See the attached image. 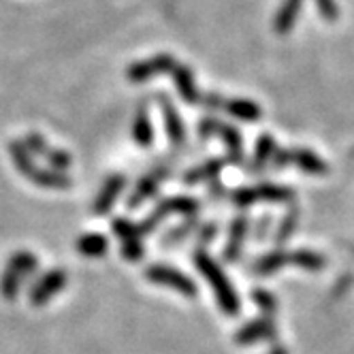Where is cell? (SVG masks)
<instances>
[{
    "label": "cell",
    "mask_w": 354,
    "mask_h": 354,
    "mask_svg": "<svg viewBox=\"0 0 354 354\" xmlns=\"http://www.w3.org/2000/svg\"><path fill=\"white\" fill-rule=\"evenodd\" d=\"M194 265L196 269L205 275V280L212 284L214 288V295H216V301H218V306L220 310L226 314V316H237L239 314V297L231 284L229 277L224 275V271L218 267V263L207 254V252L203 250H198L196 254H194Z\"/></svg>",
    "instance_id": "6da1fadb"
},
{
    "label": "cell",
    "mask_w": 354,
    "mask_h": 354,
    "mask_svg": "<svg viewBox=\"0 0 354 354\" xmlns=\"http://www.w3.org/2000/svg\"><path fill=\"white\" fill-rule=\"evenodd\" d=\"M11 156L17 165V169L28 177L30 182L45 186V188H68L71 180L66 175L54 173V171H41L35 167L32 158H30V151L24 143H11Z\"/></svg>",
    "instance_id": "7a4b0ae2"
},
{
    "label": "cell",
    "mask_w": 354,
    "mask_h": 354,
    "mask_svg": "<svg viewBox=\"0 0 354 354\" xmlns=\"http://www.w3.org/2000/svg\"><path fill=\"white\" fill-rule=\"evenodd\" d=\"M295 198L292 188L277 186V184H259L254 188H239L233 192V203L237 207L257 205L259 201H269V203H290Z\"/></svg>",
    "instance_id": "3957f363"
},
{
    "label": "cell",
    "mask_w": 354,
    "mask_h": 354,
    "mask_svg": "<svg viewBox=\"0 0 354 354\" xmlns=\"http://www.w3.org/2000/svg\"><path fill=\"white\" fill-rule=\"evenodd\" d=\"M198 133L203 137H218L224 141L226 149H229V162L233 165H241L243 162V143H241V135L235 126L226 124V122H220L216 118H205L201 120L198 124Z\"/></svg>",
    "instance_id": "277c9868"
},
{
    "label": "cell",
    "mask_w": 354,
    "mask_h": 354,
    "mask_svg": "<svg viewBox=\"0 0 354 354\" xmlns=\"http://www.w3.org/2000/svg\"><path fill=\"white\" fill-rule=\"evenodd\" d=\"M37 269V259L30 254V252H15L11 257L5 273H3V280H0V288H3V295L7 299H15L19 292V284L24 277H28L32 271Z\"/></svg>",
    "instance_id": "5b68a950"
},
{
    "label": "cell",
    "mask_w": 354,
    "mask_h": 354,
    "mask_svg": "<svg viewBox=\"0 0 354 354\" xmlns=\"http://www.w3.org/2000/svg\"><path fill=\"white\" fill-rule=\"evenodd\" d=\"M198 212V201L192 198V196H171V198H165L162 203H158L154 207V212H151L141 224H139V231L141 235L149 233L156 229V224L169 216V214H182V216H192Z\"/></svg>",
    "instance_id": "8992f818"
},
{
    "label": "cell",
    "mask_w": 354,
    "mask_h": 354,
    "mask_svg": "<svg viewBox=\"0 0 354 354\" xmlns=\"http://www.w3.org/2000/svg\"><path fill=\"white\" fill-rule=\"evenodd\" d=\"M145 277H147L149 282H154L158 286H169L171 290L180 292L184 297H190V299L198 295L196 284L190 280L188 275H184L182 271H177L173 267H167V265H151V267H147Z\"/></svg>",
    "instance_id": "52a82bcc"
},
{
    "label": "cell",
    "mask_w": 354,
    "mask_h": 354,
    "mask_svg": "<svg viewBox=\"0 0 354 354\" xmlns=\"http://www.w3.org/2000/svg\"><path fill=\"white\" fill-rule=\"evenodd\" d=\"M271 160L277 169L295 162L303 173H308V175H324L326 173V165L314 154L312 149H275Z\"/></svg>",
    "instance_id": "ba28073f"
},
{
    "label": "cell",
    "mask_w": 354,
    "mask_h": 354,
    "mask_svg": "<svg viewBox=\"0 0 354 354\" xmlns=\"http://www.w3.org/2000/svg\"><path fill=\"white\" fill-rule=\"evenodd\" d=\"M113 233L120 237L122 241V257L131 263H137L143 259L145 254V248L141 243V231L139 226H135L131 220H124V218H115L113 220Z\"/></svg>",
    "instance_id": "9c48e42d"
},
{
    "label": "cell",
    "mask_w": 354,
    "mask_h": 354,
    "mask_svg": "<svg viewBox=\"0 0 354 354\" xmlns=\"http://www.w3.org/2000/svg\"><path fill=\"white\" fill-rule=\"evenodd\" d=\"M173 66H175V58L173 56H169V54H156V56H151L147 60L135 62L129 71H126V77H129L133 84H143L149 77H154V75L171 73Z\"/></svg>",
    "instance_id": "30bf717a"
},
{
    "label": "cell",
    "mask_w": 354,
    "mask_h": 354,
    "mask_svg": "<svg viewBox=\"0 0 354 354\" xmlns=\"http://www.w3.org/2000/svg\"><path fill=\"white\" fill-rule=\"evenodd\" d=\"M275 337H277L275 322L269 316H261L257 320L243 324L235 335V342L239 346H252V344H259V342H273Z\"/></svg>",
    "instance_id": "8fae6325"
},
{
    "label": "cell",
    "mask_w": 354,
    "mask_h": 354,
    "mask_svg": "<svg viewBox=\"0 0 354 354\" xmlns=\"http://www.w3.org/2000/svg\"><path fill=\"white\" fill-rule=\"evenodd\" d=\"M64 286H66V271L64 269L47 271L30 290L32 306H45V303L52 297H56Z\"/></svg>",
    "instance_id": "7c38bea8"
},
{
    "label": "cell",
    "mask_w": 354,
    "mask_h": 354,
    "mask_svg": "<svg viewBox=\"0 0 354 354\" xmlns=\"http://www.w3.org/2000/svg\"><path fill=\"white\" fill-rule=\"evenodd\" d=\"M169 173H171V171H169L167 167H156L154 171L145 173V175L141 177V180H139L135 192H133L131 198H129V207H131V209H137L141 203H145V201H147L149 196H154V192L158 190L160 182L167 180Z\"/></svg>",
    "instance_id": "4fadbf2b"
},
{
    "label": "cell",
    "mask_w": 354,
    "mask_h": 354,
    "mask_svg": "<svg viewBox=\"0 0 354 354\" xmlns=\"http://www.w3.org/2000/svg\"><path fill=\"white\" fill-rule=\"evenodd\" d=\"M171 75H173L175 88H177V92H180L182 100H186L188 105H203L205 96L198 94L196 84H194V75L188 66H184L182 62H175Z\"/></svg>",
    "instance_id": "5bb4252c"
},
{
    "label": "cell",
    "mask_w": 354,
    "mask_h": 354,
    "mask_svg": "<svg viewBox=\"0 0 354 354\" xmlns=\"http://www.w3.org/2000/svg\"><path fill=\"white\" fill-rule=\"evenodd\" d=\"M158 103L162 107V115H165V126H167V135H169V141L171 145L180 147L184 145V139H186V129L182 124V118L177 113L175 105L171 103V98L167 94H160L158 96Z\"/></svg>",
    "instance_id": "9a60e30c"
},
{
    "label": "cell",
    "mask_w": 354,
    "mask_h": 354,
    "mask_svg": "<svg viewBox=\"0 0 354 354\" xmlns=\"http://www.w3.org/2000/svg\"><path fill=\"white\" fill-rule=\"evenodd\" d=\"M248 229H250V218L248 216H237L231 224L229 229V243L224 245L222 250V259L226 263H235L241 254V245L245 241V235H248Z\"/></svg>",
    "instance_id": "2e32d148"
},
{
    "label": "cell",
    "mask_w": 354,
    "mask_h": 354,
    "mask_svg": "<svg viewBox=\"0 0 354 354\" xmlns=\"http://www.w3.org/2000/svg\"><path fill=\"white\" fill-rule=\"evenodd\" d=\"M126 186V180H124V175H111L107 177V182L103 184V188H100L96 201H94V207L92 212L96 216H103V214H109V209L113 207L115 203V198L120 196V192L124 190Z\"/></svg>",
    "instance_id": "e0dca14e"
},
{
    "label": "cell",
    "mask_w": 354,
    "mask_h": 354,
    "mask_svg": "<svg viewBox=\"0 0 354 354\" xmlns=\"http://www.w3.org/2000/svg\"><path fill=\"white\" fill-rule=\"evenodd\" d=\"M26 147H28V151H35V154L45 156L49 165L56 167V169H60V171L66 169V167L71 165V156L66 154V151L49 147V145L45 143V139L39 137L37 133H30V135L26 137Z\"/></svg>",
    "instance_id": "ac0fdd59"
},
{
    "label": "cell",
    "mask_w": 354,
    "mask_h": 354,
    "mask_svg": "<svg viewBox=\"0 0 354 354\" xmlns=\"http://www.w3.org/2000/svg\"><path fill=\"white\" fill-rule=\"evenodd\" d=\"M301 7H303V0H284V5L277 9L275 19H273V30H275V35L286 37L292 30L295 21L299 17Z\"/></svg>",
    "instance_id": "d6986e66"
},
{
    "label": "cell",
    "mask_w": 354,
    "mask_h": 354,
    "mask_svg": "<svg viewBox=\"0 0 354 354\" xmlns=\"http://www.w3.org/2000/svg\"><path fill=\"white\" fill-rule=\"evenodd\" d=\"M222 109L241 122H259L263 118V109L248 98H224Z\"/></svg>",
    "instance_id": "ffe728a7"
},
{
    "label": "cell",
    "mask_w": 354,
    "mask_h": 354,
    "mask_svg": "<svg viewBox=\"0 0 354 354\" xmlns=\"http://www.w3.org/2000/svg\"><path fill=\"white\" fill-rule=\"evenodd\" d=\"M288 263H292L290 252L273 250V252L261 257L254 265H252V273H254V275H273L275 271H280V267H284Z\"/></svg>",
    "instance_id": "44dd1931"
},
{
    "label": "cell",
    "mask_w": 354,
    "mask_h": 354,
    "mask_svg": "<svg viewBox=\"0 0 354 354\" xmlns=\"http://www.w3.org/2000/svg\"><path fill=\"white\" fill-rule=\"evenodd\" d=\"M275 139L271 133H263L257 141V149H254V156H252V162H250V173H261L269 160L273 158L275 154Z\"/></svg>",
    "instance_id": "7402d4cb"
},
{
    "label": "cell",
    "mask_w": 354,
    "mask_h": 354,
    "mask_svg": "<svg viewBox=\"0 0 354 354\" xmlns=\"http://www.w3.org/2000/svg\"><path fill=\"white\" fill-rule=\"evenodd\" d=\"M75 248L80 250L82 257H88V259H100L107 254L109 250V241L105 235L100 233H86L77 239V243H75Z\"/></svg>",
    "instance_id": "603a6c76"
},
{
    "label": "cell",
    "mask_w": 354,
    "mask_h": 354,
    "mask_svg": "<svg viewBox=\"0 0 354 354\" xmlns=\"http://www.w3.org/2000/svg\"><path fill=\"white\" fill-rule=\"evenodd\" d=\"M133 139L141 147H147V145H151V141H154V129H151V120H149L145 105H141L137 109V115L133 122Z\"/></svg>",
    "instance_id": "cb8c5ba5"
},
{
    "label": "cell",
    "mask_w": 354,
    "mask_h": 354,
    "mask_svg": "<svg viewBox=\"0 0 354 354\" xmlns=\"http://www.w3.org/2000/svg\"><path fill=\"white\" fill-rule=\"evenodd\" d=\"M224 169V158H212L207 162H203L196 169H190L186 175H184V182L186 184H198V182H207L212 177L220 175V171Z\"/></svg>",
    "instance_id": "d4e9b609"
},
{
    "label": "cell",
    "mask_w": 354,
    "mask_h": 354,
    "mask_svg": "<svg viewBox=\"0 0 354 354\" xmlns=\"http://www.w3.org/2000/svg\"><path fill=\"white\" fill-rule=\"evenodd\" d=\"M290 259H292V265L306 269V271H320L326 263L324 257L314 250H295V252H290Z\"/></svg>",
    "instance_id": "484cf974"
},
{
    "label": "cell",
    "mask_w": 354,
    "mask_h": 354,
    "mask_svg": "<svg viewBox=\"0 0 354 354\" xmlns=\"http://www.w3.org/2000/svg\"><path fill=\"white\" fill-rule=\"evenodd\" d=\"M297 224H299V207L290 205V209L286 212V216L282 218L280 226H277V233H275V243L277 245H284L290 235L297 231Z\"/></svg>",
    "instance_id": "4316f807"
},
{
    "label": "cell",
    "mask_w": 354,
    "mask_h": 354,
    "mask_svg": "<svg viewBox=\"0 0 354 354\" xmlns=\"http://www.w3.org/2000/svg\"><path fill=\"white\" fill-rule=\"evenodd\" d=\"M252 299H254V303L259 306V310L263 312V316H273L275 310H277V303H275V297L265 290V288H254L252 290Z\"/></svg>",
    "instance_id": "83f0119b"
},
{
    "label": "cell",
    "mask_w": 354,
    "mask_h": 354,
    "mask_svg": "<svg viewBox=\"0 0 354 354\" xmlns=\"http://www.w3.org/2000/svg\"><path fill=\"white\" fill-rule=\"evenodd\" d=\"M316 5H318V11L320 15L326 19V21H333L337 19V7L333 0H316Z\"/></svg>",
    "instance_id": "f1b7e54d"
},
{
    "label": "cell",
    "mask_w": 354,
    "mask_h": 354,
    "mask_svg": "<svg viewBox=\"0 0 354 354\" xmlns=\"http://www.w3.org/2000/svg\"><path fill=\"white\" fill-rule=\"evenodd\" d=\"M269 354H288V350H286L284 346H277V348H273Z\"/></svg>",
    "instance_id": "f546056e"
}]
</instances>
